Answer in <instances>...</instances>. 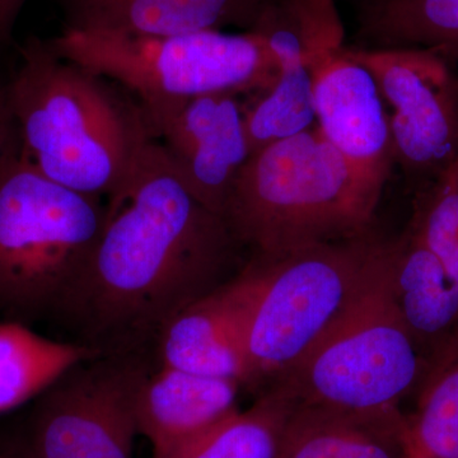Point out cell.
<instances>
[{
	"label": "cell",
	"mask_w": 458,
	"mask_h": 458,
	"mask_svg": "<svg viewBox=\"0 0 458 458\" xmlns=\"http://www.w3.org/2000/svg\"><path fill=\"white\" fill-rule=\"evenodd\" d=\"M106 212L102 198L33 167L16 132L0 164V315L26 325L53 318L86 267Z\"/></svg>",
	"instance_id": "5b68a950"
},
{
	"label": "cell",
	"mask_w": 458,
	"mask_h": 458,
	"mask_svg": "<svg viewBox=\"0 0 458 458\" xmlns=\"http://www.w3.org/2000/svg\"><path fill=\"white\" fill-rule=\"evenodd\" d=\"M245 111L234 93L200 96L152 131L186 189L223 218L238 174L251 157Z\"/></svg>",
	"instance_id": "30bf717a"
},
{
	"label": "cell",
	"mask_w": 458,
	"mask_h": 458,
	"mask_svg": "<svg viewBox=\"0 0 458 458\" xmlns=\"http://www.w3.org/2000/svg\"><path fill=\"white\" fill-rule=\"evenodd\" d=\"M106 207L98 243L53 318L99 355L148 354L177 313L231 279L241 243L156 140Z\"/></svg>",
	"instance_id": "6da1fadb"
},
{
	"label": "cell",
	"mask_w": 458,
	"mask_h": 458,
	"mask_svg": "<svg viewBox=\"0 0 458 458\" xmlns=\"http://www.w3.org/2000/svg\"><path fill=\"white\" fill-rule=\"evenodd\" d=\"M7 81L21 150L47 179L111 199L156 140L140 104L30 36Z\"/></svg>",
	"instance_id": "7a4b0ae2"
},
{
	"label": "cell",
	"mask_w": 458,
	"mask_h": 458,
	"mask_svg": "<svg viewBox=\"0 0 458 458\" xmlns=\"http://www.w3.org/2000/svg\"><path fill=\"white\" fill-rule=\"evenodd\" d=\"M27 0H0V53L13 44L18 17Z\"/></svg>",
	"instance_id": "603a6c76"
},
{
	"label": "cell",
	"mask_w": 458,
	"mask_h": 458,
	"mask_svg": "<svg viewBox=\"0 0 458 458\" xmlns=\"http://www.w3.org/2000/svg\"><path fill=\"white\" fill-rule=\"evenodd\" d=\"M65 29L171 36L199 31L251 32L271 0H57Z\"/></svg>",
	"instance_id": "4fadbf2b"
},
{
	"label": "cell",
	"mask_w": 458,
	"mask_h": 458,
	"mask_svg": "<svg viewBox=\"0 0 458 458\" xmlns=\"http://www.w3.org/2000/svg\"><path fill=\"white\" fill-rule=\"evenodd\" d=\"M388 250L343 315L269 386L292 408L324 410L369 423H399L397 406L417 381V342L388 285Z\"/></svg>",
	"instance_id": "8992f818"
},
{
	"label": "cell",
	"mask_w": 458,
	"mask_h": 458,
	"mask_svg": "<svg viewBox=\"0 0 458 458\" xmlns=\"http://www.w3.org/2000/svg\"><path fill=\"white\" fill-rule=\"evenodd\" d=\"M291 410L267 388L251 408L237 410L171 458H279Z\"/></svg>",
	"instance_id": "d6986e66"
},
{
	"label": "cell",
	"mask_w": 458,
	"mask_h": 458,
	"mask_svg": "<svg viewBox=\"0 0 458 458\" xmlns=\"http://www.w3.org/2000/svg\"><path fill=\"white\" fill-rule=\"evenodd\" d=\"M379 199L313 126L250 157L225 219L254 258H278L369 233Z\"/></svg>",
	"instance_id": "3957f363"
},
{
	"label": "cell",
	"mask_w": 458,
	"mask_h": 458,
	"mask_svg": "<svg viewBox=\"0 0 458 458\" xmlns=\"http://www.w3.org/2000/svg\"><path fill=\"white\" fill-rule=\"evenodd\" d=\"M410 229L458 279V182L441 179L418 192Z\"/></svg>",
	"instance_id": "7402d4cb"
},
{
	"label": "cell",
	"mask_w": 458,
	"mask_h": 458,
	"mask_svg": "<svg viewBox=\"0 0 458 458\" xmlns=\"http://www.w3.org/2000/svg\"><path fill=\"white\" fill-rule=\"evenodd\" d=\"M387 243L370 234L254 260L236 276L242 304L243 387L292 369L369 282Z\"/></svg>",
	"instance_id": "277c9868"
},
{
	"label": "cell",
	"mask_w": 458,
	"mask_h": 458,
	"mask_svg": "<svg viewBox=\"0 0 458 458\" xmlns=\"http://www.w3.org/2000/svg\"><path fill=\"white\" fill-rule=\"evenodd\" d=\"M442 179L450 180V181H457L458 182V158L456 162H454V165H452L451 170L445 174V177Z\"/></svg>",
	"instance_id": "d4e9b609"
},
{
	"label": "cell",
	"mask_w": 458,
	"mask_h": 458,
	"mask_svg": "<svg viewBox=\"0 0 458 458\" xmlns=\"http://www.w3.org/2000/svg\"><path fill=\"white\" fill-rule=\"evenodd\" d=\"M411 458H458V336L450 360L427 388L417 417L403 432Z\"/></svg>",
	"instance_id": "44dd1931"
},
{
	"label": "cell",
	"mask_w": 458,
	"mask_h": 458,
	"mask_svg": "<svg viewBox=\"0 0 458 458\" xmlns=\"http://www.w3.org/2000/svg\"><path fill=\"white\" fill-rule=\"evenodd\" d=\"M148 354L98 355L36 400L22 458H134L135 405L152 372Z\"/></svg>",
	"instance_id": "ba28073f"
},
{
	"label": "cell",
	"mask_w": 458,
	"mask_h": 458,
	"mask_svg": "<svg viewBox=\"0 0 458 458\" xmlns=\"http://www.w3.org/2000/svg\"><path fill=\"white\" fill-rule=\"evenodd\" d=\"M375 2V0H360L361 4H366V3Z\"/></svg>",
	"instance_id": "4316f807"
},
{
	"label": "cell",
	"mask_w": 458,
	"mask_h": 458,
	"mask_svg": "<svg viewBox=\"0 0 458 458\" xmlns=\"http://www.w3.org/2000/svg\"><path fill=\"white\" fill-rule=\"evenodd\" d=\"M47 42L57 56L134 93L150 131L190 99L265 93L279 75L276 56L255 32L144 36L64 29Z\"/></svg>",
	"instance_id": "52a82bcc"
},
{
	"label": "cell",
	"mask_w": 458,
	"mask_h": 458,
	"mask_svg": "<svg viewBox=\"0 0 458 458\" xmlns=\"http://www.w3.org/2000/svg\"><path fill=\"white\" fill-rule=\"evenodd\" d=\"M16 132V125H14L13 116H12L11 106H9L7 82L0 81V164H2Z\"/></svg>",
	"instance_id": "cb8c5ba5"
},
{
	"label": "cell",
	"mask_w": 458,
	"mask_h": 458,
	"mask_svg": "<svg viewBox=\"0 0 458 458\" xmlns=\"http://www.w3.org/2000/svg\"><path fill=\"white\" fill-rule=\"evenodd\" d=\"M0 458H16L12 454H8L7 451L3 450V448H0Z\"/></svg>",
	"instance_id": "484cf974"
},
{
	"label": "cell",
	"mask_w": 458,
	"mask_h": 458,
	"mask_svg": "<svg viewBox=\"0 0 458 458\" xmlns=\"http://www.w3.org/2000/svg\"><path fill=\"white\" fill-rule=\"evenodd\" d=\"M403 458H411V457L408 456V454H406L405 452H403Z\"/></svg>",
	"instance_id": "83f0119b"
},
{
	"label": "cell",
	"mask_w": 458,
	"mask_h": 458,
	"mask_svg": "<svg viewBox=\"0 0 458 458\" xmlns=\"http://www.w3.org/2000/svg\"><path fill=\"white\" fill-rule=\"evenodd\" d=\"M388 285L415 342L434 339L458 327V279L410 228L390 243Z\"/></svg>",
	"instance_id": "9a60e30c"
},
{
	"label": "cell",
	"mask_w": 458,
	"mask_h": 458,
	"mask_svg": "<svg viewBox=\"0 0 458 458\" xmlns=\"http://www.w3.org/2000/svg\"><path fill=\"white\" fill-rule=\"evenodd\" d=\"M399 423H369L324 410L292 408L279 458H355L378 434L400 430Z\"/></svg>",
	"instance_id": "ffe728a7"
},
{
	"label": "cell",
	"mask_w": 458,
	"mask_h": 458,
	"mask_svg": "<svg viewBox=\"0 0 458 458\" xmlns=\"http://www.w3.org/2000/svg\"><path fill=\"white\" fill-rule=\"evenodd\" d=\"M98 352L42 336L20 321H0V414L38 399L69 369Z\"/></svg>",
	"instance_id": "e0dca14e"
},
{
	"label": "cell",
	"mask_w": 458,
	"mask_h": 458,
	"mask_svg": "<svg viewBox=\"0 0 458 458\" xmlns=\"http://www.w3.org/2000/svg\"><path fill=\"white\" fill-rule=\"evenodd\" d=\"M361 47H419L458 63V0H375L361 4Z\"/></svg>",
	"instance_id": "ac0fdd59"
},
{
	"label": "cell",
	"mask_w": 458,
	"mask_h": 458,
	"mask_svg": "<svg viewBox=\"0 0 458 458\" xmlns=\"http://www.w3.org/2000/svg\"><path fill=\"white\" fill-rule=\"evenodd\" d=\"M155 352L158 366L231 379L242 387L246 367L236 276L177 313L157 337Z\"/></svg>",
	"instance_id": "5bb4252c"
},
{
	"label": "cell",
	"mask_w": 458,
	"mask_h": 458,
	"mask_svg": "<svg viewBox=\"0 0 458 458\" xmlns=\"http://www.w3.org/2000/svg\"><path fill=\"white\" fill-rule=\"evenodd\" d=\"M313 107L325 140L381 197L396 165L387 110L375 77L345 47L324 57L316 68Z\"/></svg>",
	"instance_id": "8fae6325"
},
{
	"label": "cell",
	"mask_w": 458,
	"mask_h": 458,
	"mask_svg": "<svg viewBox=\"0 0 458 458\" xmlns=\"http://www.w3.org/2000/svg\"><path fill=\"white\" fill-rule=\"evenodd\" d=\"M241 385L157 364L144 379L135 405L138 433L152 458H171L236 412Z\"/></svg>",
	"instance_id": "7c38bea8"
},
{
	"label": "cell",
	"mask_w": 458,
	"mask_h": 458,
	"mask_svg": "<svg viewBox=\"0 0 458 458\" xmlns=\"http://www.w3.org/2000/svg\"><path fill=\"white\" fill-rule=\"evenodd\" d=\"M457 336H458V334H457Z\"/></svg>",
	"instance_id": "f1b7e54d"
},
{
	"label": "cell",
	"mask_w": 458,
	"mask_h": 458,
	"mask_svg": "<svg viewBox=\"0 0 458 458\" xmlns=\"http://www.w3.org/2000/svg\"><path fill=\"white\" fill-rule=\"evenodd\" d=\"M251 32L276 56L279 75L312 81L321 60L344 47L335 0H271Z\"/></svg>",
	"instance_id": "2e32d148"
},
{
	"label": "cell",
	"mask_w": 458,
	"mask_h": 458,
	"mask_svg": "<svg viewBox=\"0 0 458 458\" xmlns=\"http://www.w3.org/2000/svg\"><path fill=\"white\" fill-rule=\"evenodd\" d=\"M375 77L393 138L394 164L423 191L458 158V78L445 57L419 47H345Z\"/></svg>",
	"instance_id": "9c48e42d"
}]
</instances>
